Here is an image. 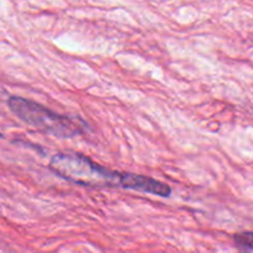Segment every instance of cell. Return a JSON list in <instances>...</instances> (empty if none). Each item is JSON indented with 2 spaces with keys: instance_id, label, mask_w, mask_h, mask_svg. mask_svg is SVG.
Masks as SVG:
<instances>
[{
  "instance_id": "6da1fadb",
  "label": "cell",
  "mask_w": 253,
  "mask_h": 253,
  "mask_svg": "<svg viewBox=\"0 0 253 253\" xmlns=\"http://www.w3.org/2000/svg\"><path fill=\"white\" fill-rule=\"evenodd\" d=\"M8 106L19 119L40 132L53 135V137H76L79 134H84L88 126L84 119L56 113L38 102L23 98V97H9Z\"/></svg>"
},
{
  "instance_id": "7a4b0ae2",
  "label": "cell",
  "mask_w": 253,
  "mask_h": 253,
  "mask_svg": "<svg viewBox=\"0 0 253 253\" xmlns=\"http://www.w3.org/2000/svg\"><path fill=\"white\" fill-rule=\"evenodd\" d=\"M50 169L58 176L81 186H121V172L107 169L80 153H57L51 158Z\"/></svg>"
},
{
  "instance_id": "3957f363",
  "label": "cell",
  "mask_w": 253,
  "mask_h": 253,
  "mask_svg": "<svg viewBox=\"0 0 253 253\" xmlns=\"http://www.w3.org/2000/svg\"><path fill=\"white\" fill-rule=\"evenodd\" d=\"M121 186L124 189L137 190L162 198H169L171 195V187L169 185L153 177L133 174V172H121Z\"/></svg>"
},
{
  "instance_id": "277c9868",
  "label": "cell",
  "mask_w": 253,
  "mask_h": 253,
  "mask_svg": "<svg viewBox=\"0 0 253 253\" xmlns=\"http://www.w3.org/2000/svg\"><path fill=\"white\" fill-rule=\"evenodd\" d=\"M233 240H235V243L240 253L253 252V232L246 231V232L236 233L233 236Z\"/></svg>"
}]
</instances>
